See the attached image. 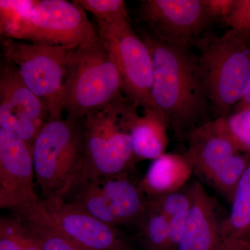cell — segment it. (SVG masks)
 <instances>
[{
    "instance_id": "obj_27",
    "label": "cell",
    "mask_w": 250,
    "mask_h": 250,
    "mask_svg": "<svg viewBox=\"0 0 250 250\" xmlns=\"http://www.w3.org/2000/svg\"><path fill=\"white\" fill-rule=\"evenodd\" d=\"M0 250H24L11 237L0 231Z\"/></svg>"
},
{
    "instance_id": "obj_18",
    "label": "cell",
    "mask_w": 250,
    "mask_h": 250,
    "mask_svg": "<svg viewBox=\"0 0 250 250\" xmlns=\"http://www.w3.org/2000/svg\"><path fill=\"white\" fill-rule=\"evenodd\" d=\"M192 174L184 154L165 153L153 160L139 186L146 197L160 196L187 187Z\"/></svg>"
},
{
    "instance_id": "obj_7",
    "label": "cell",
    "mask_w": 250,
    "mask_h": 250,
    "mask_svg": "<svg viewBox=\"0 0 250 250\" xmlns=\"http://www.w3.org/2000/svg\"><path fill=\"white\" fill-rule=\"evenodd\" d=\"M64 200L113 226H136L147 197L129 172L80 178Z\"/></svg>"
},
{
    "instance_id": "obj_9",
    "label": "cell",
    "mask_w": 250,
    "mask_h": 250,
    "mask_svg": "<svg viewBox=\"0 0 250 250\" xmlns=\"http://www.w3.org/2000/svg\"><path fill=\"white\" fill-rule=\"evenodd\" d=\"M13 39L68 49L100 41L84 10L75 1L65 0L38 1Z\"/></svg>"
},
{
    "instance_id": "obj_20",
    "label": "cell",
    "mask_w": 250,
    "mask_h": 250,
    "mask_svg": "<svg viewBox=\"0 0 250 250\" xmlns=\"http://www.w3.org/2000/svg\"><path fill=\"white\" fill-rule=\"evenodd\" d=\"M144 250H173L172 237L165 215L154 200L147 197L144 213L136 225Z\"/></svg>"
},
{
    "instance_id": "obj_12",
    "label": "cell",
    "mask_w": 250,
    "mask_h": 250,
    "mask_svg": "<svg viewBox=\"0 0 250 250\" xmlns=\"http://www.w3.org/2000/svg\"><path fill=\"white\" fill-rule=\"evenodd\" d=\"M32 146L9 130L0 128V207L16 215L41 202L34 188Z\"/></svg>"
},
{
    "instance_id": "obj_6",
    "label": "cell",
    "mask_w": 250,
    "mask_h": 250,
    "mask_svg": "<svg viewBox=\"0 0 250 250\" xmlns=\"http://www.w3.org/2000/svg\"><path fill=\"white\" fill-rule=\"evenodd\" d=\"M4 60L16 67L25 85L48 109L51 121L62 119V98L74 49L2 39Z\"/></svg>"
},
{
    "instance_id": "obj_17",
    "label": "cell",
    "mask_w": 250,
    "mask_h": 250,
    "mask_svg": "<svg viewBox=\"0 0 250 250\" xmlns=\"http://www.w3.org/2000/svg\"><path fill=\"white\" fill-rule=\"evenodd\" d=\"M231 204L229 213L220 223L215 250H250V165Z\"/></svg>"
},
{
    "instance_id": "obj_15",
    "label": "cell",
    "mask_w": 250,
    "mask_h": 250,
    "mask_svg": "<svg viewBox=\"0 0 250 250\" xmlns=\"http://www.w3.org/2000/svg\"><path fill=\"white\" fill-rule=\"evenodd\" d=\"M190 207L182 238L174 250H215L219 228L225 215L216 199L200 182L187 186Z\"/></svg>"
},
{
    "instance_id": "obj_2",
    "label": "cell",
    "mask_w": 250,
    "mask_h": 250,
    "mask_svg": "<svg viewBox=\"0 0 250 250\" xmlns=\"http://www.w3.org/2000/svg\"><path fill=\"white\" fill-rule=\"evenodd\" d=\"M194 46L212 120L226 118L249 86L250 34L232 29L222 36L204 34Z\"/></svg>"
},
{
    "instance_id": "obj_25",
    "label": "cell",
    "mask_w": 250,
    "mask_h": 250,
    "mask_svg": "<svg viewBox=\"0 0 250 250\" xmlns=\"http://www.w3.org/2000/svg\"><path fill=\"white\" fill-rule=\"evenodd\" d=\"M223 22L230 29L250 34V0H236L231 14Z\"/></svg>"
},
{
    "instance_id": "obj_22",
    "label": "cell",
    "mask_w": 250,
    "mask_h": 250,
    "mask_svg": "<svg viewBox=\"0 0 250 250\" xmlns=\"http://www.w3.org/2000/svg\"><path fill=\"white\" fill-rule=\"evenodd\" d=\"M38 1L1 0L0 33L2 39H14L19 28L30 17Z\"/></svg>"
},
{
    "instance_id": "obj_10",
    "label": "cell",
    "mask_w": 250,
    "mask_h": 250,
    "mask_svg": "<svg viewBox=\"0 0 250 250\" xmlns=\"http://www.w3.org/2000/svg\"><path fill=\"white\" fill-rule=\"evenodd\" d=\"M99 37L116 64L121 75L123 93L138 107H152V56L131 21L98 23Z\"/></svg>"
},
{
    "instance_id": "obj_1",
    "label": "cell",
    "mask_w": 250,
    "mask_h": 250,
    "mask_svg": "<svg viewBox=\"0 0 250 250\" xmlns=\"http://www.w3.org/2000/svg\"><path fill=\"white\" fill-rule=\"evenodd\" d=\"M152 56V107L167 118L174 139L187 141L192 131L211 121L210 103L190 49L169 45L149 31H140Z\"/></svg>"
},
{
    "instance_id": "obj_24",
    "label": "cell",
    "mask_w": 250,
    "mask_h": 250,
    "mask_svg": "<svg viewBox=\"0 0 250 250\" xmlns=\"http://www.w3.org/2000/svg\"><path fill=\"white\" fill-rule=\"evenodd\" d=\"M220 119L225 131L244 152L250 154V107Z\"/></svg>"
},
{
    "instance_id": "obj_26",
    "label": "cell",
    "mask_w": 250,
    "mask_h": 250,
    "mask_svg": "<svg viewBox=\"0 0 250 250\" xmlns=\"http://www.w3.org/2000/svg\"><path fill=\"white\" fill-rule=\"evenodd\" d=\"M236 0H202L206 14L210 22H223L231 14Z\"/></svg>"
},
{
    "instance_id": "obj_8",
    "label": "cell",
    "mask_w": 250,
    "mask_h": 250,
    "mask_svg": "<svg viewBox=\"0 0 250 250\" xmlns=\"http://www.w3.org/2000/svg\"><path fill=\"white\" fill-rule=\"evenodd\" d=\"M126 98L92 113L83 122L84 161L80 178L131 172L136 164L130 135L120 122Z\"/></svg>"
},
{
    "instance_id": "obj_28",
    "label": "cell",
    "mask_w": 250,
    "mask_h": 250,
    "mask_svg": "<svg viewBox=\"0 0 250 250\" xmlns=\"http://www.w3.org/2000/svg\"><path fill=\"white\" fill-rule=\"evenodd\" d=\"M248 107H250V83L244 96L241 99V101L236 105L234 112L241 111V110Z\"/></svg>"
},
{
    "instance_id": "obj_5",
    "label": "cell",
    "mask_w": 250,
    "mask_h": 250,
    "mask_svg": "<svg viewBox=\"0 0 250 250\" xmlns=\"http://www.w3.org/2000/svg\"><path fill=\"white\" fill-rule=\"evenodd\" d=\"M184 156L193 174L231 202L250 165L244 152L224 129L221 120H211L192 131Z\"/></svg>"
},
{
    "instance_id": "obj_16",
    "label": "cell",
    "mask_w": 250,
    "mask_h": 250,
    "mask_svg": "<svg viewBox=\"0 0 250 250\" xmlns=\"http://www.w3.org/2000/svg\"><path fill=\"white\" fill-rule=\"evenodd\" d=\"M138 106L126 99L122 104L120 122L130 135L136 161L154 160L165 154L168 146V122L155 107L144 108L142 116Z\"/></svg>"
},
{
    "instance_id": "obj_4",
    "label": "cell",
    "mask_w": 250,
    "mask_h": 250,
    "mask_svg": "<svg viewBox=\"0 0 250 250\" xmlns=\"http://www.w3.org/2000/svg\"><path fill=\"white\" fill-rule=\"evenodd\" d=\"M121 75L101 41L74 50L62 98L67 118L83 120L123 100Z\"/></svg>"
},
{
    "instance_id": "obj_21",
    "label": "cell",
    "mask_w": 250,
    "mask_h": 250,
    "mask_svg": "<svg viewBox=\"0 0 250 250\" xmlns=\"http://www.w3.org/2000/svg\"><path fill=\"white\" fill-rule=\"evenodd\" d=\"M150 197L165 215L169 228L174 250L178 244L187 225L190 207V198L185 187L177 191Z\"/></svg>"
},
{
    "instance_id": "obj_13",
    "label": "cell",
    "mask_w": 250,
    "mask_h": 250,
    "mask_svg": "<svg viewBox=\"0 0 250 250\" xmlns=\"http://www.w3.org/2000/svg\"><path fill=\"white\" fill-rule=\"evenodd\" d=\"M43 102L23 82L16 67L5 60L0 70V128L9 130L33 146L50 121Z\"/></svg>"
},
{
    "instance_id": "obj_3",
    "label": "cell",
    "mask_w": 250,
    "mask_h": 250,
    "mask_svg": "<svg viewBox=\"0 0 250 250\" xmlns=\"http://www.w3.org/2000/svg\"><path fill=\"white\" fill-rule=\"evenodd\" d=\"M34 171L42 200H64L82 175L84 161L83 120L48 122L32 146Z\"/></svg>"
},
{
    "instance_id": "obj_14",
    "label": "cell",
    "mask_w": 250,
    "mask_h": 250,
    "mask_svg": "<svg viewBox=\"0 0 250 250\" xmlns=\"http://www.w3.org/2000/svg\"><path fill=\"white\" fill-rule=\"evenodd\" d=\"M61 230L83 250H133L118 227L59 198L42 200Z\"/></svg>"
},
{
    "instance_id": "obj_19",
    "label": "cell",
    "mask_w": 250,
    "mask_h": 250,
    "mask_svg": "<svg viewBox=\"0 0 250 250\" xmlns=\"http://www.w3.org/2000/svg\"><path fill=\"white\" fill-rule=\"evenodd\" d=\"M32 233L42 250H83L51 218L42 200L23 214L16 215Z\"/></svg>"
},
{
    "instance_id": "obj_11",
    "label": "cell",
    "mask_w": 250,
    "mask_h": 250,
    "mask_svg": "<svg viewBox=\"0 0 250 250\" xmlns=\"http://www.w3.org/2000/svg\"><path fill=\"white\" fill-rule=\"evenodd\" d=\"M137 16L159 40L184 48L195 45L210 23L202 0H147Z\"/></svg>"
},
{
    "instance_id": "obj_23",
    "label": "cell",
    "mask_w": 250,
    "mask_h": 250,
    "mask_svg": "<svg viewBox=\"0 0 250 250\" xmlns=\"http://www.w3.org/2000/svg\"><path fill=\"white\" fill-rule=\"evenodd\" d=\"M84 11L95 16L97 22L114 23L131 21L123 0H76Z\"/></svg>"
}]
</instances>
